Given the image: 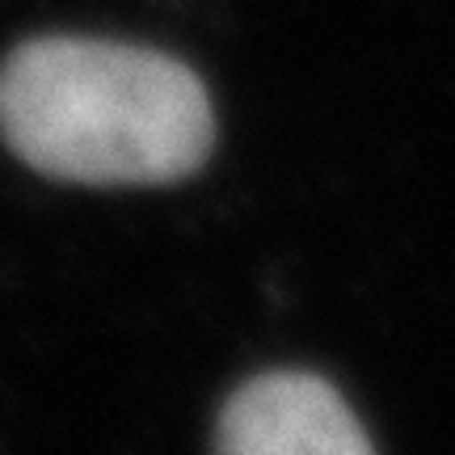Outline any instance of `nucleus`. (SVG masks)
<instances>
[{
	"label": "nucleus",
	"instance_id": "1",
	"mask_svg": "<svg viewBox=\"0 0 455 455\" xmlns=\"http://www.w3.org/2000/svg\"><path fill=\"white\" fill-rule=\"evenodd\" d=\"M0 135L34 173L169 186L207 164L212 98L190 68L106 38H34L0 64Z\"/></svg>",
	"mask_w": 455,
	"mask_h": 455
},
{
	"label": "nucleus",
	"instance_id": "2",
	"mask_svg": "<svg viewBox=\"0 0 455 455\" xmlns=\"http://www.w3.org/2000/svg\"><path fill=\"white\" fill-rule=\"evenodd\" d=\"M215 455H375L341 392L308 371H266L232 392Z\"/></svg>",
	"mask_w": 455,
	"mask_h": 455
}]
</instances>
